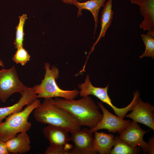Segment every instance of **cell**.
<instances>
[{
  "instance_id": "obj_21",
  "label": "cell",
  "mask_w": 154,
  "mask_h": 154,
  "mask_svg": "<svg viewBox=\"0 0 154 154\" xmlns=\"http://www.w3.org/2000/svg\"><path fill=\"white\" fill-rule=\"evenodd\" d=\"M30 57L27 51L23 46L17 48L12 59L16 64H20L22 66H24L30 60Z\"/></svg>"
},
{
  "instance_id": "obj_9",
  "label": "cell",
  "mask_w": 154,
  "mask_h": 154,
  "mask_svg": "<svg viewBox=\"0 0 154 154\" xmlns=\"http://www.w3.org/2000/svg\"><path fill=\"white\" fill-rule=\"evenodd\" d=\"M97 104L102 112V117L95 127L89 129L91 133H93L96 131L105 129L109 132H118V134H120L131 122L129 120H124L111 113L102 102H98Z\"/></svg>"
},
{
  "instance_id": "obj_14",
  "label": "cell",
  "mask_w": 154,
  "mask_h": 154,
  "mask_svg": "<svg viewBox=\"0 0 154 154\" xmlns=\"http://www.w3.org/2000/svg\"><path fill=\"white\" fill-rule=\"evenodd\" d=\"M29 136L26 132L18 133L5 141L7 150L10 153L22 154L27 153L31 148Z\"/></svg>"
},
{
  "instance_id": "obj_3",
  "label": "cell",
  "mask_w": 154,
  "mask_h": 154,
  "mask_svg": "<svg viewBox=\"0 0 154 154\" xmlns=\"http://www.w3.org/2000/svg\"><path fill=\"white\" fill-rule=\"evenodd\" d=\"M50 63H44L45 74L44 78L40 84L33 87L38 98H52L61 97L65 99H74L79 94L76 89L64 90L60 88L56 80L59 77V71L55 66L50 68Z\"/></svg>"
},
{
  "instance_id": "obj_5",
  "label": "cell",
  "mask_w": 154,
  "mask_h": 154,
  "mask_svg": "<svg viewBox=\"0 0 154 154\" xmlns=\"http://www.w3.org/2000/svg\"><path fill=\"white\" fill-rule=\"evenodd\" d=\"M42 131L50 144L44 154H69L73 147L69 143L70 137L68 130L60 127L48 124L43 128Z\"/></svg>"
},
{
  "instance_id": "obj_8",
  "label": "cell",
  "mask_w": 154,
  "mask_h": 154,
  "mask_svg": "<svg viewBox=\"0 0 154 154\" xmlns=\"http://www.w3.org/2000/svg\"><path fill=\"white\" fill-rule=\"evenodd\" d=\"M70 141L74 146L69 154H97L94 149V137L92 133L87 128L76 131L71 133Z\"/></svg>"
},
{
  "instance_id": "obj_15",
  "label": "cell",
  "mask_w": 154,
  "mask_h": 154,
  "mask_svg": "<svg viewBox=\"0 0 154 154\" xmlns=\"http://www.w3.org/2000/svg\"><path fill=\"white\" fill-rule=\"evenodd\" d=\"M94 133V150L99 154H109L116 143V137L102 132Z\"/></svg>"
},
{
  "instance_id": "obj_18",
  "label": "cell",
  "mask_w": 154,
  "mask_h": 154,
  "mask_svg": "<svg viewBox=\"0 0 154 154\" xmlns=\"http://www.w3.org/2000/svg\"><path fill=\"white\" fill-rule=\"evenodd\" d=\"M116 142L109 154H138L141 150L139 148L132 147L116 136Z\"/></svg>"
},
{
  "instance_id": "obj_10",
  "label": "cell",
  "mask_w": 154,
  "mask_h": 154,
  "mask_svg": "<svg viewBox=\"0 0 154 154\" xmlns=\"http://www.w3.org/2000/svg\"><path fill=\"white\" fill-rule=\"evenodd\" d=\"M132 111L124 117L131 118L133 121L143 124L154 130V106L149 102L143 101L140 94L136 99Z\"/></svg>"
},
{
  "instance_id": "obj_4",
  "label": "cell",
  "mask_w": 154,
  "mask_h": 154,
  "mask_svg": "<svg viewBox=\"0 0 154 154\" xmlns=\"http://www.w3.org/2000/svg\"><path fill=\"white\" fill-rule=\"evenodd\" d=\"M40 104L37 99L21 111L7 117L5 121L0 124V139L5 142L19 133L28 131L32 126L28 121L29 116Z\"/></svg>"
},
{
  "instance_id": "obj_6",
  "label": "cell",
  "mask_w": 154,
  "mask_h": 154,
  "mask_svg": "<svg viewBox=\"0 0 154 154\" xmlns=\"http://www.w3.org/2000/svg\"><path fill=\"white\" fill-rule=\"evenodd\" d=\"M108 84L104 88L94 86L90 80L89 76L87 75L84 82L78 86V88L80 90L79 94L81 97L90 95L95 96L102 102L109 106L113 110L117 116L124 119L128 112L132 110L134 101L132 100L130 104L125 107L121 108L117 107L113 104L112 100L108 94Z\"/></svg>"
},
{
  "instance_id": "obj_17",
  "label": "cell",
  "mask_w": 154,
  "mask_h": 154,
  "mask_svg": "<svg viewBox=\"0 0 154 154\" xmlns=\"http://www.w3.org/2000/svg\"><path fill=\"white\" fill-rule=\"evenodd\" d=\"M112 0H108L104 6L100 18V31L97 40L91 48V50L88 54L87 59V60L90 54L93 51L94 47L100 39L102 37H105L107 29L111 25L114 14V12L112 10Z\"/></svg>"
},
{
  "instance_id": "obj_24",
  "label": "cell",
  "mask_w": 154,
  "mask_h": 154,
  "mask_svg": "<svg viewBox=\"0 0 154 154\" xmlns=\"http://www.w3.org/2000/svg\"><path fill=\"white\" fill-rule=\"evenodd\" d=\"M73 0H62V1L64 3L66 4H72V2ZM79 0L81 1L82 0Z\"/></svg>"
},
{
  "instance_id": "obj_20",
  "label": "cell",
  "mask_w": 154,
  "mask_h": 154,
  "mask_svg": "<svg viewBox=\"0 0 154 154\" xmlns=\"http://www.w3.org/2000/svg\"><path fill=\"white\" fill-rule=\"evenodd\" d=\"M19 22L16 27V37L14 44L16 49L23 45L25 35L24 27L26 20L27 19V15L23 14L19 17Z\"/></svg>"
},
{
  "instance_id": "obj_7",
  "label": "cell",
  "mask_w": 154,
  "mask_h": 154,
  "mask_svg": "<svg viewBox=\"0 0 154 154\" xmlns=\"http://www.w3.org/2000/svg\"><path fill=\"white\" fill-rule=\"evenodd\" d=\"M26 87L19 78L14 66L0 70V100L3 103L15 93L21 94Z\"/></svg>"
},
{
  "instance_id": "obj_16",
  "label": "cell",
  "mask_w": 154,
  "mask_h": 154,
  "mask_svg": "<svg viewBox=\"0 0 154 154\" xmlns=\"http://www.w3.org/2000/svg\"><path fill=\"white\" fill-rule=\"evenodd\" d=\"M106 0H89L85 2H80L77 0H74L72 2V4L78 9V17L82 15V11L83 9L88 10L92 13L95 22L94 36L98 26L99 12L101 7L104 6Z\"/></svg>"
},
{
  "instance_id": "obj_12",
  "label": "cell",
  "mask_w": 154,
  "mask_h": 154,
  "mask_svg": "<svg viewBox=\"0 0 154 154\" xmlns=\"http://www.w3.org/2000/svg\"><path fill=\"white\" fill-rule=\"evenodd\" d=\"M21 95L19 101L15 104L9 106L0 108V124L8 116L21 111L24 106L31 103L37 98L33 87H26Z\"/></svg>"
},
{
  "instance_id": "obj_19",
  "label": "cell",
  "mask_w": 154,
  "mask_h": 154,
  "mask_svg": "<svg viewBox=\"0 0 154 154\" xmlns=\"http://www.w3.org/2000/svg\"><path fill=\"white\" fill-rule=\"evenodd\" d=\"M142 40L145 47V50L139 56L141 59L145 57L154 58V30L148 31L146 34L141 35Z\"/></svg>"
},
{
  "instance_id": "obj_11",
  "label": "cell",
  "mask_w": 154,
  "mask_h": 154,
  "mask_svg": "<svg viewBox=\"0 0 154 154\" xmlns=\"http://www.w3.org/2000/svg\"><path fill=\"white\" fill-rule=\"evenodd\" d=\"M146 131L141 128L137 123L132 121L120 133L119 139L134 148H141L144 153L147 143L143 139Z\"/></svg>"
},
{
  "instance_id": "obj_1",
  "label": "cell",
  "mask_w": 154,
  "mask_h": 154,
  "mask_svg": "<svg viewBox=\"0 0 154 154\" xmlns=\"http://www.w3.org/2000/svg\"><path fill=\"white\" fill-rule=\"evenodd\" d=\"M53 102L56 105L74 117L81 126L94 128L102 117L99 107L89 96L83 97L78 100L57 97L53 100Z\"/></svg>"
},
{
  "instance_id": "obj_13",
  "label": "cell",
  "mask_w": 154,
  "mask_h": 154,
  "mask_svg": "<svg viewBox=\"0 0 154 154\" xmlns=\"http://www.w3.org/2000/svg\"><path fill=\"white\" fill-rule=\"evenodd\" d=\"M139 6L141 15L144 17L139 27L143 31L154 30V0H130Z\"/></svg>"
},
{
  "instance_id": "obj_22",
  "label": "cell",
  "mask_w": 154,
  "mask_h": 154,
  "mask_svg": "<svg viewBox=\"0 0 154 154\" xmlns=\"http://www.w3.org/2000/svg\"><path fill=\"white\" fill-rule=\"evenodd\" d=\"M154 154V136H152L149 139L147 143L145 150L143 154Z\"/></svg>"
},
{
  "instance_id": "obj_2",
  "label": "cell",
  "mask_w": 154,
  "mask_h": 154,
  "mask_svg": "<svg viewBox=\"0 0 154 154\" xmlns=\"http://www.w3.org/2000/svg\"><path fill=\"white\" fill-rule=\"evenodd\" d=\"M44 99L43 103L34 110V117L37 121L64 128L71 133L81 129L76 119L54 104L52 98Z\"/></svg>"
},
{
  "instance_id": "obj_25",
  "label": "cell",
  "mask_w": 154,
  "mask_h": 154,
  "mask_svg": "<svg viewBox=\"0 0 154 154\" xmlns=\"http://www.w3.org/2000/svg\"><path fill=\"white\" fill-rule=\"evenodd\" d=\"M0 66L2 67H4V64L2 61L0 59Z\"/></svg>"
},
{
  "instance_id": "obj_23",
  "label": "cell",
  "mask_w": 154,
  "mask_h": 154,
  "mask_svg": "<svg viewBox=\"0 0 154 154\" xmlns=\"http://www.w3.org/2000/svg\"><path fill=\"white\" fill-rule=\"evenodd\" d=\"M9 153L6 148L5 142L0 139V154Z\"/></svg>"
}]
</instances>
